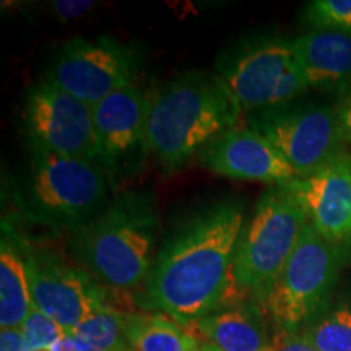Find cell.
<instances>
[{
	"label": "cell",
	"instance_id": "83f0119b",
	"mask_svg": "<svg viewBox=\"0 0 351 351\" xmlns=\"http://www.w3.org/2000/svg\"><path fill=\"white\" fill-rule=\"evenodd\" d=\"M210 346H212V351H219L218 348H215V346H213V345H210Z\"/></svg>",
	"mask_w": 351,
	"mask_h": 351
},
{
	"label": "cell",
	"instance_id": "30bf717a",
	"mask_svg": "<svg viewBox=\"0 0 351 351\" xmlns=\"http://www.w3.org/2000/svg\"><path fill=\"white\" fill-rule=\"evenodd\" d=\"M134 52L116 38H72L57 49L43 80L95 106L134 83Z\"/></svg>",
	"mask_w": 351,
	"mask_h": 351
},
{
	"label": "cell",
	"instance_id": "7c38bea8",
	"mask_svg": "<svg viewBox=\"0 0 351 351\" xmlns=\"http://www.w3.org/2000/svg\"><path fill=\"white\" fill-rule=\"evenodd\" d=\"M199 156L200 163L212 173L238 181L282 186L300 179L282 153L247 125H236L219 134Z\"/></svg>",
	"mask_w": 351,
	"mask_h": 351
},
{
	"label": "cell",
	"instance_id": "52a82bcc",
	"mask_svg": "<svg viewBox=\"0 0 351 351\" xmlns=\"http://www.w3.org/2000/svg\"><path fill=\"white\" fill-rule=\"evenodd\" d=\"M245 125L263 135L300 178L315 173L343 152L335 108L315 101L245 114Z\"/></svg>",
	"mask_w": 351,
	"mask_h": 351
},
{
	"label": "cell",
	"instance_id": "4316f807",
	"mask_svg": "<svg viewBox=\"0 0 351 351\" xmlns=\"http://www.w3.org/2000/svg\"><path fill=\"white\" fill-rule=\"evenodd\" d=\"M204 351H212V346H210V343H205Z\"/></svg>",
	"mask_w": 351,
	"mask_h": 351
},
{
	"label": "cell",
	"instance_id": "6da1fadb",
	"mask_svg": "<svg viewBox=\"0 0 351 351\" xmlns=\"http://www.w3.org/2000/svg\"><path fill=\"white\" fill-rule=\"evenodd\" d=\"M244 226V202L228 197L184 218L156 252L142 306L184 327L231 306L232 262Z\"/></svg>",
	"mask_w": 351,
	"mask_h": 351
},
{
	"label": "cell",
	"instance_id": "277c9868",
	"mask_svg": "<svg viewBox=\"0 0 351 351\" xmlns=\"http://www.w3.org/2000/svg\"><path fill=\"white\" fill-rule=\"evenodd\" d=\"M15 195L29 221L77 231L109 204L108 171L96 161L29 152Z\"/></svg>",
	"mask_w": 351,
	"mask_h": 351
},
{
	"label": "cell",
	"instance_id": "d6986e66",
	"mask_svg": "<svg viewBox=\"0 0 351 351\" xmlns=\"http://www.w3.org/2000/svg\"><path fill=\"white\" fill-rule=\"evenodd\" d=\"M132 351H204L195 333L165 314H125Z\"/></svg>",
	"mask_w": 351,
	"mask_h": 351
},
{
	"label": "cell",
	"instance_id": "cb8c5ba5",
	"mask_svg": "<svg viewBox=\"0 0 351 351\" xmlns=\"http://www.w3.org/2000/svg\"><path fill=\"white\" fill-rule=\"evenodd\" d=\"M271 346H274V351H317L302 340L298 333L282 330H278L274 335Z\"/></svg>",
	"mask_w": 351,
	"mask_h": 351
},
{
	"label": "cell",
	"instance_id": "5b68a950",
	"mask_svg": "<svg viewBox=\"0 0 351 351\" xmlns=\"http://www.w3.org/2000/svg\"><path fill=\"white\" fill-rule=\"evenodd\" d=\"M307 223L301 202L285 184L267 189L236 249L232 262L236 291L252 296L263 306Z\"/></svg>",
	"mask_w": 351,
	"mask_h": 351
},
{
	"label": "cell",
	"instance_id": "484cf974",
	"mask_svg": "<svg viewBox=\"0 0 351 351\" xmlns=\"http://www.w3.org/2000/svg\"><path fill=\"white\" fill-rule=\"evenodd\" d=\"M0 351H32L20 328H2Z\"/></svg>",
	"mask_w": 351,
	"mask_h": 351
},
{
	"label": "cell",
	"instance_id": "ffe728a7",
	"mask_svg": "<svg viewBox=\"0 0 351 351\" xmlns=\"http://www.w3.org/2000/svg\"><path fill=\"white\" fill-rule=\"evenodd\" d=\"M296 333L317 351H351V300L330 301Z\"/></svg>",
	"mask_w": 351,
	"mask_h": 351
},
{
	"label": "cell",
	"instance_id": "2e32d148",
	"mask_svg": "<svg viewBox=\"0 0 351 351\" xmlns=\"http://www.w3.org/2000/svg\"><path fill=\"white\" fill-rule=\"evenodd\" d=\"M192 327L219 351H274L258 302H236L197 320Z\"/></svg>",
	"mask_w": 351,
	"mask_h": 351
},
{
	"label": "cell",
	"instance_id": "9c48e42d",
	"mask_svg": "<svg viewBox=\"0 0 351 351\" xmlns=\"http://www.w3.org/2000/svg\"><path fill=\"white\" fill-rule=\"evenodd\" d=\"M21 121L29 152L98 163L99 152L90 104L41 80L28 90Z\"/></svg>",
	"mask_w": 351,
	"mask_h": 351
},
{
	"label": "cell",
	"instance_id": "5bb4252c",
	"mask_svg": "<svg viewBox=\"0 0 351 351\" xmlns=\"http://www.w3.org/2000/svg\"><path fill=\"white\" fill-rule=\"evenodd\" d=\"M148 104L150 98L130 83L91 106L99 152L98 163L108 173L137 147L145 152Z\"/></svg>",
	"mask_w": 351,
	"mask_h": 351
},
{
	"label": "cell",
	"instance_id": "7a4b0ae2",
	"mask_svg": "<svg viewBox=\"0 0 351 351\" xmlns=\"http://www.w3.org/2000/svg\"><path fill=\"white\" fill-rule=\"evenodd\" d=\"M158 226L150 192H122L91 221L72 231L70 254L103 287L117 291L143 288L156 257Z\"/></svg>",
	"mask_w": 351,
	"mask_h": 351
},
{
	"label": "cell",
	"instance_id": "ac0fdd59",
	"mask_svg": "<svg viewBox=\"0 0 351 351\" xmlns=\"http://www.w3.org/2000/svg\"><path fill=\"white\" fill-rule=\"evenodd\" d=\"M47 351H132L125 335V314L103 306L72 332H65Z\"/></svg>",
	"mask_w": 351,
	"mask_h": 351
},
{
	"label": "cell",
	"instance_id": "d4e9b609",
	"mask_svg": "<svg viewBox=\"0 0 351 351\" xmlns=\"http://www.w3.org/2000/svg\"><path fill=\"white\" fill-rule=\"evenodd\" d=\"M337 122H339L340 137L343 143H351V93L341 96L335 106Z\"/></svg>",
	"mask_w": 351,
	"mask_h": 351
},
{
	"label": "cell",
	"instance_id": "f1b7e54d",
	"mask_svg": "<svg viewBox=\"0 0 351 351\" xmlns=\"http://www.w3.org/2000/svg\"><path fill=\"white\" fill-rule=\"evenodd\" d=\"M44 351H47V350H44Z\"/></svg>",
	"mask_w": 351,
	"mask_h": 351
},
{
	"label": "cell",
	"instance_id": "603a6c76",
	"mask_svg": "<svg viewBox=\"0 0 351 351\" xmlns=\"http://www.w3.org/2000/svg\"><path fill=\"white\" fill-rule=\"evenodd\" d=\"M95 5V2H85V0H60V2H52V10L57 19L75 20L90 12Z\"/></svg>",
	"mask_w": 351,
	"mask_h": 351
},
{
	"label": "cell",
	"instance_id": "44dd1931",
	"mask_svg": "<svg viewBox=\"0 0 351 351\" xmlns=\"http://www.w3.org/2000/svg\"><path fill=\"white\" fill-rule=\"evenodd\" d=\"M304 21L314 29L351 33V0H313L304 5Z\"/></svg>",
	"mask_w": 351,
	"mask_h": 351
},
{
	"label": "cell",
	"instance_id": "3957f363",
	"mask_svg": "<svg viewBox=\"0 0 351 351\" xmlns=\"http://www.w3.org/2000/svg\"><path fill=\"white\" fill-rule=\"evenodd\" d=\"M241 116L215 73H181L150 96L145 153L165 168L178 169L215 137L238 125Z\"/></svg>",
	"mask_w": 351,
	"mask_h": 351
},
{
	"label": "cell",
	"instance_id": "ba28073f",
	"mask_svg": "<svg viewBox=\"0 0 351 351\" xmlns=\"http://www.w3.org/2000/svg\"><path fill=\"white\" fill-rule=\"evenodd\" d=\"M295 64L293 39L252 34L223 51L215 75L239 112L251 114L275 106L280 85Z\"/></svg>",
	"mask_w": 351,
	"mask_h": 351
},
{
	"label": "cell",
	"instance_id": "7402d4cb",
	"mask_svg": "<svg viewBox=\"0 0 351 351\" xmlns=\"http://www.w3.org/2000/svg\"><path fill=\"white\" fill-rule=\"evenodd\" d=\"M20 330L32 351L49 350L65 333L64 328L56 320H52L49 315L41 313L34 306L29 311L25 322L21 324Z\"/></svg>",
	"mask_w": 351,
	"mask_h": 351
},
{
	"label": "cell",
	"instance_id": "e0dca14e",
	"mask_svg": "<svg viewBox=\"0 0 351 351\" xmlns=\"http://www.w3.org/2000/svg\"><path fill=\"white\" fill-rule=\"evenodd\" d=\"M26 244L3 223L0 243V327L20 328L33 307L25 261Z\"/></svg>",
	"mask_w": 351,
	"mask_h": 351
},
{
	"label": "cell",
	"instance_id": "8fae6325",
	"mask_svg": "<svg viewBox=\"0 0 351 351\" xmlns=\"http://www.w3.org/2000/svg\"><path fill=\"white\" fill-rule=\"evenodd\" d=\"M33 306L56 320L64 332L106 306V289L80 265L49 247H25Z\"/></svg>",
	"mask_w": 351,
	"mask_h": 351
},
{
	"label": "cell",
	"instance_id": "8992f818",
	"mask_svg": "<svg viewBox=\"0 0 351 351\" xmlns=\"http://www.w3.org/2000/svg\"><path fill=\"white\" fill-rule=\"evenodd\" d=\"M343 247L327 241L307 223L296 249L263 307L282 332H300L332 301L343 267Z\"/></svg>",
	"mask_w": 351,
	"mask_h": 351
},
{
	"label": "cell",
	"instance_id": "4fadbf2b",
	"mask_svg": "<svg viewBox=\"0 0 351 351\" xmlns=\"http://www.w3.org/2000/svg\"><path fill=\"white\" fill-rule=\"evenodd\" d=\"M298 197L319 234L335 245L351 243V153L341 152L330 163L285 184Z\"/></svg>",
	"mask_w": 351,
	"mask_h": 351
},
{
	"label": "cell",
	"instance_id": "9a60e30c",
	"mask_svg": "<svg viewBox=\"0 0 351 351\" xmlns=\"http://www.w3.org/2000/svg\"><path fill=\"white\" fill-rule=\"evenodd\" d=\"M293 49L309 90L337 98L351 93V33L313 29L293 39Z\"/></svg>",
	"mask_w": 351,
	"mask_h": 351
}]
</instances>
